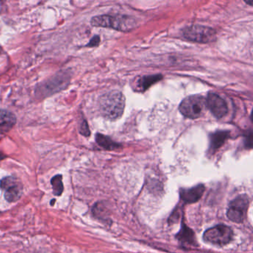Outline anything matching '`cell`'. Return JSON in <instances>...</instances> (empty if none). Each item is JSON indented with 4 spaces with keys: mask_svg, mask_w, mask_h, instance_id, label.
Returning <instances> with one entry per match:
<instances>
[{
    "mask_svg": "<svg viewBox=\"0 0 253 253\" xmlns=\"http://www.w3.org/2000/svg\"><path fill=\"white\" fill-rule=\"evenodd\" d=\"M0 51H1V48H0Z\"/></svg>",
    "mask_w": 253,
    "mask_h": 253,
    "instance_id": "cell-22",
    "label": "cell"
},
{
    "mask_svg": "<svg viewBox=\"0 0 253 253\" xmlns=\"http://www.w3.org/2000/svg\"><path fill=\"white\" fill-rule=\"evenodd\" d=\"M162 78L163 76L161 74L141 77V78L139 79V81L137 82V88L140 89V91H145V90L150 88L153 84L161 81Z\"/></svg>",
    "mask_w": 253,
    "mask_h": 253,
    "instance_id": "cell-13",
    "label": "cell"
},
{
    "mask_svg": "<svg viewBox=\"0 0 253 253\" xmlns=\"http://www.w3.org/2000/svg\"><path fill=\"white\" fill-rule=\"evenodd\" d=\"M176 238L182 244L183 247H196L198 246L195 233L185 223H183L181 225V230L177 234Z\"/></svg>",
    "mask_w": 253,
    "mask_h": 253,
    "instance_id": "cell-10",
    "label": "cell"
},
{
    "mask_svg": "<svg viewBox=\"0 0 253 253\" xmlns=\"http://www.w3.org/2000/svg\"><path fill=\"white\" fill-rule=\"evenodd\" d=\"M207 109L206 100L201 95H192L186 98L180 104L179 110L186 118L197 119L203 116Z\"/></svg>",
    "mask_w": 253,
    "mask_h": 253,
    "instance_id": "cell-2",
    "label": "cell"
},
{
    "mask_svg": "<svg viewBox=\"0 0 253 253\" xmlns=\"http://www.w3.org/2000/svg\"><path fill=\"white\" fill-rule=\"evenodd\" d=\"M54 203H55V200H53V201H52L51 203V206H53V205H54Z\"/></svg>",
    "mask_w": 253,
    "mask_h": 253,
    "instance_id": "cell-21",
    "label": "cell"
},
{
    "mask_svg": "<svg viewBox=\"0 0 253 253\" xmlns=\"http://www.w3.org/2000/svg\"><path fill=\"white\" fill-rule=\"evenodd\" d=\"M249 204L250 199L247 195H239L229 203L226 211L227 218L235 223H242L247 216Z\"/></svg>",
    "mask_w": 253,
    "mask_h": 253,
    "instance_id": "cell-5",
    "label": "cell"
},
{
    "mask_svg": "<svg viewBox=\"0 0 253 253\" xmlns=\"http://www.w3.org/2000/svg\"><path fill=\"white\" fill-rule=\"evenodd\" d=\"M206 100L208 109L218 119L223 118L228 112L227 104L219 95L210 93Z\"/></svg>",
    "mask_w": 253,
    "mask_h": 253,
    "instance_id": "cell-8",
    "label": "cell"
},
{
    "mask_svg": "<svg viewBox=\"0 0 253 253\" xmlns=\"http://www.w3.org/2000/svg\"><path fill=\"white\" fill-rule=\"evenodd\" d=\"M97 143L101 146L102 148L105 149L106 150H114L120 147V145L118 144L115 141L112 140L110 137L107 136L103 135L102 134H97L96 137Z\"/></svg>",
    "mask_w": 253,
    "mask_h": 253,
    "instance_id": "cell-14",
    "label": "cell"
},
{
    "mask_svg": "<svg viewBox=\"0 0 253 253\" xmlns=\"http://www.w3.org/2000/svg\"><path fill=\"white\" fill-rule=\"evenodd\" d=\"M17 123V118L9 111L0 109V135L10 132Z\"/></svg>",
    "mask_w": 253,
    "mask_h": 253,
    "instance_id": "cell-11",
    "label": "cell"
},
{
    "mask_svg": "<svg viewBox=\"0 0 253 253\" xmlns=\"http://www.w3.org/2000/svg\"><path fill=\"white\" fill-rule=\"evenodd\" d=\"M230 132L227 131H219L211 135L210 137V150L215 152L219 150L220 146L225 143L230 137Z\"/></svg>",
    "mask_w": 253,
    "mask_h": 253,
    "instance_id": "cell-12",
    "label": "cell"
},
{
    "mask_svg": "<svg viewBox=\"0 0 253 253\" xmlns=\"http://www.w3.org/2000/svg\"><path fill=\"white\" fill-rule=\"evenodd\" d=\"M204 191V185L199 184L191 189H181L180 190V196L184 203H196L202 198Z\"/></svg>",
    "mask_w": 253,
    "mask_h": 253,
    "instance_id": "cell-9",
    "label": "cell"
},
{
    "mask_svg": "<svg viewBox=\"0 0 253 253\" xmlns=\"http://www.w3.org/2000/svg\"><path fill=\"white\" fill-rule=\"evenodd\" d=\"M0 188L5 191V200L9 203L17 202L23 192L22 184L12 176L6 177L0 181Z\"/></svg>",
    "mask_w": 253,
    "mask_h": 253,
    "instance_id": "cell-7",
    "label": "cell"
},
{
    "mask_svg": "<svg viewBox=\"0 0 253 253\" xmlns=\"http://www.w3.org/2000/svg\"><path fill=\"white\" fill-rule=\"evenodd\" d=\"M51 184L53 188V193L56 196H60L64 190L63 186V176L61 175H57L52 178Z\"/></svg>",
    "mask_w": 253,
    "mask_h": 253,
    "instance_id": "cell-15",
    "label": "cell"
},
{
    "mask_svg": "<svg viewBox=\"0 0 253 253\" xmlns=\"http://www.w3.org/2000/svg\"><path fill=\"white\" fill-rule=\"evenodd\" d=\"M184 36L190 41L207 43L216 40V32L207 26L192 25L184 29Z\"/></svg>",
    "mask_w": 253,
    "mask_h": 253,
    "instance_id": "cell-6",
    "label": "cell"
},
{
    "mask_svg": "<svg viewBox=\"0 0 253 253\" xmlns=\"http://www.w3.org/2000/svg\"><path fill=\"white\" fill-rule=\"evenodd\" d=\"M246 3L247 4H250V5H253V2H252V1H245Z\"/></svg>",
    "mask_w": 253,
    "mask_h": 253,
    "instance_id": "cell-20",
    "label": "cell"
},
{
    "mask_svg": "<svg viewBox=\"0 0 253 253\" xmlns=\"http://www.w3.org/2000/svg\"><path fill=\"white\" fill-rule=\"evenodd\" d=\"M100 109L102 115L108 119H116L123 115L125 108V98L118 91L102 95L100 99Z\"/></svg>",
    "mask_w": 253,
    "mask_h": 253,
    "instance_id": "cell-1",
    "label": "cell"
},
{
    "mask_svg": "<svg viewBox=\"0 0 253 253\" xmlns=\"http://www.w3.org/2000/svg\"><path fill=\"white\" fill-rule=\"evenodd\" d=\"M245 146L247 149L252 148V146H253V134H252V132H250L249 135L246 137Z\"/></svg>",
    "mask_w": 253,
    "mask_h": 253,
    "instance_id": "cell-18",
    "label": "cell"
},
{
    "mask_svg": "<svg viewBox=\"0 0 253 253\" xmlns=\"http://www.w3.org/2000/svg\"><path fill=\"white\" fill-rule=\"evenodd\" d=\"M233 230L230 226L223 224L217 225L208 229L203 236L205 241L219 247H223L230 244L233 241Z\"/></svg>",
    "mask_w": 253,
    "mask_h": 253,
    "instance_id": "cell-3",
    "label": "cell"
},
{
    "mask_svg": "<svg viewBox=\"0 0 253 253\" xmlns=\"http://www.w3.org/2000/svg\"><path fill=\"white\" fill-rule=\"evenodd\" d=\"M91 25L95 27L111 28L118 31H129L134 27L135 22L124 17L101 15L91 19Z\"/></svg>",
    "mask_w": 253,
    "mask_h": 253,
    "instance_id": "cell-4",
    "label": "cell"
},
{
    "mask_svg": "<svg viewBox=\"0 0 253 253\" xmlns=\"http://www.w3.org/2000/svg\"><path fill=\"white\" fill-rule=\"evenodd\" d=\"M80 132H81L83 135L85 136V137H88L90 135L89 128H88V123H87L85 120H84L82 124H81V131Z\"/></svg>",
    "mask_w": 253,
    "mask_h": 253,
    "instance_id": "cell-16",
    "label": "cell"
},
{
    "mask_svg": "<svg viewBox=\"0 0 253 253\" xmlns=\"http://www.w3.org/2000/svg\"><path fill=\"white\" fill-rule=\"evenodd\" d=\"M5 157H6V156H5L2 152H0V161H1V160H3Z\"/></svg>",
    "mask_w": 253,
    "mask_h": 253,
    "instance_id": "cell-19",
    "label": "cell"
},
{
    "mask_svg": "<svg viewBox=\"0 0 253 253\" xmlns=\"http://www.w3.org/2000/svg\"><path fill=\"white\" fill-rule=\"evenodd\" d=\"M100 41H101V38L99 36H95L90 40L89 43L87 45L88 47H95L99 45Z\"/></svg>",
    "mask_w": 253,
    "mask_h": 253,
    "instance_id": "cell-17",
    "label": "cell"
}]
</instances>
